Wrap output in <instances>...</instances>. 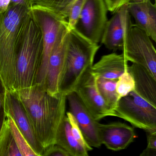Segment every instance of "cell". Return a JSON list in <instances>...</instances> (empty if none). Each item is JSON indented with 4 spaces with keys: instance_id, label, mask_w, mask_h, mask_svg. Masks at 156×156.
<instances>
[{
    "instance_id": "cell-1",
    "label": "cell",
    "mask_w": 156,
    "mask_h": 156,
    "mask_svg": "<svg viewBox=\"0 0 156 156\" xmlns=\"http://www.w3.org/2000/svg\"><path fill=\"white\" fill-rule=\"evenodd\" d=\"M12 94L22 105L44 148L54 145L56 134L67 115V95L51 96L38 84Z\"/></svg>"
},
{
    "instance_id": "cell-2",
    "label": "cell",
    "mask_w": 156,
    "mask_h": 156,
    "mask_svg": "<svg viewBox=\"0 0 156 156\" xmlns=\"http://www.w3.org/2000/svg\"><path fill=\"white\" fill-rule=\"evenodd\" d=\"M29 1L10 4L0 13V83L3 90L14 92L16 63L24 32V22L30 11Z\"/></svg>"
},
{
    "instance_id": "cell-3",
    "label": "cell",
    "mask_w": 156,
    "mask_h": 156,
    "mask_svg": "<svg viewBox=\"0 0 156 156\" xmlns=\"http://www.w3.org/2000/svg\"><path fill=\"white\" fill-rule=\"evenodd\" d=\"M100 48L98 44L88 40L75 29L69 30L66 59L60 80V93L67 95L76 90L91 71Z\"/></svg>"
},
{
    "instance_id": "cell-4",
    "label": "cell",
    "mask_w": 156,
    "mask_h": 156,
    "mask_svg": "<svg viewBox=\"0 0 156 156\" xmlns=\"http://www.w3.org/2000/svg\"><path fill=\"white\" fill-rule=\"evenodd\" d=\"M42 51V32L30 8L24 22L23 38L16 60L14 92L36 84Z\"/></svg>"
},
{
    "instance_id": "cell-5",
    "label": "cell",
    "mask_w": 156,
    "mask_h": 156,
    "mask_svg": "<svg viewBox=\"0 0 156 156\" xmlns=\"http://www.w3.org/2000/svg\"><path fill=\"white\" fill-rule=\"evenodd\" d=\"M31 12L42 34L43 51L36 84L45 89L49 57L60 34L69 28L67 20L46 9L32 6Z\"/></svg>"
},
{
    "instance_id": "cell-6",
    "label": "cell",
    "mask_w": 156,
    "mask_h": 156,
    "mask_svg": "<svg viewBox=\"0 0 156 156\" xmlns=\"http://www.w3.org/2000/svg\"><path fill=\"white\" fill-rule=\"evenodd\" d=\"M114 116L146 132L156 131V107L134 91L120 99L114 110Z\"/></svg>"
},
{
    "instance_id": "cell-7",
    "label": "cell",
    "mask_w": 156,
    "mask_h": 156,
    "mask_svg": "<svg viewBox=\"0 0 156 156\" xmlns=\"http://www.w3.org/2000/svg\"><path fill=\"white\" fill-rule=\"evenodd\" d=\"M122 54L128 62L145 68L156 79V51L151 38L133 24L126 35Z\"/></svg>"
},
{
    "instance_id": "cell-8",
    "label": "cell",
    "mask_w": 156,
    "mask_h": 156,
    "mask_svg": "<svg viewBox=\"0 0 156 156\" xmlns=\"http://www.w3.org/2000/svg\"><path fill=\"white\" fill-rule=\"evenodd\" d=\"M103 0H85L74 29L93 43L101 42L108 22Z\"/></svg>"
},
{
    "instance_id": "cell-9",
    "label": "cell",
    "mask_w": 156,
    "mask_h": 156,
    "mask_svg": "<svg viewBox=\"0 0 156 156\" xmlns=\"http://www.w3.org/2000/svg\"><path fill=\"white\" fill-rule=\"evenodd\" d=\"M1 99L3 112L12 117L19 132L36 154L42 155L45 149L38 139L20 103L12 94L5 90L1 93Z\"/></svg>"
},
{
    "instance_id": "cell-10",
    "label": "cell",
    "mask_w": 156,
    "mask_h": 156,
    "mask_svg": "<svg viewBox=\"0 0 156 156\" xmlns=\"http://www.w3.org/2000/svg\"><path fill=\"white\" fill-rule=\"evenodd\" d=\"M97 79L98 77L91 71L82 80L74 92L94 120L99 122L107 116H114V114L99 92Z\"/></svg>"
},
{
    "instance_id": "cell-11",
    "label": "cell",
    "mask_w": 156,
    "mask_h": 156,
    "mask_svg": "<svg viewBox=\"0 0 156 156\" xmlns=\"http://www.w3.org/2000/svg\"><path fill=\"white\" fill-rule=\"evenodd\" d=\"M133 24L127 4L117 10L108 20L101 43L109 50H122L126 35Z\"/></svg>"
},
{
    "instance_id": "cell-12",
    "label": "cell",
    "mask_w": 156,
    "mask_h": 156,
    "mask_svg": "<svg viewBox=\"0 0 156 156\" xmlns=\"http://www.w3.org/2000/svg\"><path fill=\"white\" fill-rule=\"evenodd\" d=\"M69 28L60 35L49 57L47 70L45 89L51 96L59 94L60 80L66 59Z\"/></svg>"
},
{
    "instance_id": "cell-13",
    "label": "cell",
    "mask_w": 156,
    "mask_h": 156,
    "mask_svg": "<svg viewBox=\"0 0 156 156\" xmlns=\"http://www.w3.org/2000/svg\"><path fill=\"white\" fill-rule=\"evenodd\" d=\"M67 101L69 112L76 119L87 144L91 147H100L102 144L99 135V122L94 120L74 92L67 95Z\"/></svg>"
},
{
    "instance_id": "cell-14",
    "label": "cell",
    "mask_w": 156,
    "mask_h": 156,
    "mask_svg": "<svg viewBox=\"0 0 156 156\" xmlns=\"http://www.w3.org/2000/svg\"><path fill=\"white\" fill-rule=\"evenodd\" d=\"M98 129L102 144L105 145L108 149L113 151L125 149L136 137L133 127L121 122L106 124L99 123Z\"/></svg>"
},
{
    "instance_id": "cell-15",
    "label": "cell",
    "mask_w": 156,
    "mask_h": 156,
    "mask_svg": "<svg viewBox=\"0 0 156 156\" xmlns=\"http://www.w3.org/2000/svg\"><path fill=\"white\" fill-rule=\"evenodd\" d=\"M128 61L123 54L111 53L103 56L93 64L91 71L98 77L118 80L119 77L128 71Z\"/></svg>"
},
{
    "instance_id": "cell-16",
    "label": "cell",
    "mask_w": 156,
    "mask_h": 156,
    "mask_svg": "<svg viewBox=\"0 0 156 156\" xmlns=\"http://www.w3.org/2000/svg\"><path fill=\"white\" fill-rule=\"evenodd\" d=\"M128 71L134 80V91L140 97L156 107V79L144 67L132 64Z\"/></svg>"
},
{
    "instance_id": "cell-17",
    "label": "cell",
    "mask_w": 156,
    "mask_h": 156,
    "mask_svg": "<svg viewBox=\"0 0 156 156\" xmlns=\"http://www.w3.org/2000/svg\"><path fill=\"white\" fill-rule=\"evenodd\" d=\"M55 145L63 148L71 156H89L88 151L72 135L67 115L56 134Z\"/></svg>"
},
{
    "instance_id": "cell-18",
    "label": "cell",
    "mask_w": 156,
    "mask_h": 156,
    "mask_svg": "<svg viewBox=\"0 0 156 156\" xmlns=\"http://www.w3.org/2000/svg\"><path fill=\"white\" fill-rule=\"evenodd\" d=\"M150 0H130L127 4L129 13L135 20V25L150 36L148 5Z\"/></svg>"
},
{
    "instance_id": "cell-19",
    "label": "cell",
    "mask_w": 156,
    "mask_h": 156,
    "mask_svg": "<svg viewBox=\"0 0 156 156\" xmlns=\"http://www.w3.org/2000/svg\"><path fill=\"white\" fill-rule=\"evenodd\" d=\"M117 80L98 77L97 81L99 92L114 116V110L120 99L116 90Z\"/></svg>"
},
{
    "instance_id": "cell-20",
    "label": "cell",
    "mask_w": 156,
    "mask_h": 156,
    "mask_svg": "<svg viewBox=\"0 0 156 156\" xmlns=\"http://www.w3.org/2000/svg\"><path fill=\"white\" fill-rule=\"evenodd\" d=\"M77 0H29L31 6L46 9L65 19L67 18L70 10Z\"/></svg>"
},
{
    "instance_id": "cell-21",
    "label": "cell",
    "mask_w": 156,
    "mask_h": 156,
    "mask_svg": "<svg viewBox=\"0 0 156 156\" xmlns=\"http://www.w3.org/2000/svg\"><path fill=\"white\" fill-rule=\"evenodd\" d=\"M0 156H22L17 148L5 116L0 134Z\"/></svg>"
},
{
    "instance_id": "cell-22",
    "label": "cell",
    "mask_w": 156,
    "mask_h": 156,
    "mask_svg": "<svg viewBox=\"0 0 156 156\" xmlns=\"http://www.w3.org/2000/svg\"><path fill=\"white\" fill-rule=\"evenodd\" d=\"M9 128L13 136L17 148L22 156H41L36 154L28 143L24 139V136L16 127L15 123L12 117L8 114L5 113Z\"/></svg>"
},
{
    "instance_id": "cell-23",
    "label": "cell",
    "mask_w": 156,
    "mask_h": 156,
    "mask_svg": "<svg viewBox=\"0 0 156 156\" xmlns=\"http://www.w3.org/2000/svg\"><path fill=\"white\" fill-rule=\"evenodd\" d=\"M135 87L134 80L128 70L122 74L116 82V91L120 99L134 91Z\"/></svg>"
},
{
    "instance_id": "cell-24",
    "label": "cell",
    "mask_w": 156,
    "mask_h": 156,
    "mask_svg": "<svg viewBox=\"0 0 156 156\" xmlns=\"http://www.w3.org/2000/svg\"><path fill=\"white\" fill-rule=\"evenodd\" d=\"M66 115L70 123L71 133L73 136L79 143L88 152L91 151L93 149L92 147L90 146L85 141L82 135V133L76 122V119H75L72 114L70 112H67Z\"/></svg>"
},
{
    "instance_id": "cell-25",
    "label": "cell",
    "mask_w": 156,
    "mask_h": 156,
    "mask_svg": "<svg viewBox=\"0 0 156 156\" xmlns=\"http://www.w3.org/2000/svg\"><path fill=\"white\" fill-rule=\"evenodd\" d=\"M85 0H77L70 10L68 15V24L70 29H74L80 15Z\"/></svg>"
},
{
    "instance_id": "cell-26",
    "label": "cell",
    "mask_w": 156,
    "mask_h": 156,
    "mask_svg": "<svg viewBox=\"0 0 156 156\" xmlns=\"http://www.w3.org/2000/svg\"><path fill=\"white\" fill-rule=\"evenodd\" d=\"M148 23L150 29V37L155 42H156V5L151 1L148 5Z\"/></svg>"
},
{
    "instance_id": "cell-27",
    "label": "cell",
    "mask_w": 156,
    "mask_h": 156,
    "mask_svg": "<svg viewBox=\"0 0 156 156\" xmlns=\"http://www.w3.org/2000/svg\"><path fill=\"white\" fill-rule=\"evenodd\" d=\"M41 156H71L60 147L54 145L45 150Z\"/></svg>"
},
{
    "instance_id": "cell-28",
    "label": "cell",
    "mask_w": 156,
    "mask_h": 156,
    "mask_svg": "<svg viewBox=\"0 0 156 156\" xmlns=\"http://www.w3.org/2000/svg\"><path fill=\"white\" fill-rule=\"evenodd\" d=\"M108 11L114 13L123 5L127 4L130 0H103Z\"/></svg>"
},
{
    "instance_id": "cell-29",
    "label": "cell",
    "mask_w": 156,
    "mask_h": 156,
    "mask_svg": "<svg viewBox=\"0 0 156 156\" xmlns=\"http://www.w3.org/2000/svg\"><path fill=\"white\" fill-rule=\"evenodd\" d=\"M147 147L151 149H156V131L147 132Z\"/></svg>"
},
{
    "instance_id": "cell-30",
    "label": "cell",
    "mask_w": 156,
    "mask_h": 156,
    "mask_svg": "<svg viewBox=\"0 0 156 156\" xmlns=\"http://www.w3.org/2000/svg\"><path fill=\"white\" fill-rule=\"evenodd\" d=\"M10 2V0H0V13L7 10Z\"/></svg>"
},
{
    "instance_id": "cell-31",
    "label": "cell",
    "mask_w": 156,
    "mask_h": 156,
    "mask_svg": "<svg viewBox=\"0 0 156 156\" xmlns=\"http://www.w3.org/2000/svg\"><path fill=\"white\" fill-rule=\"evenodd\" d=\"M140 156H156V149L147 147L146 149H145L141 154Z\"/></svg>"
},
{
    "instance_id": "cell-32",
    "label": "cell",
    "mask_w": 156,
    "mask_h": 156,
    "mask_svg": "<svg viewBox=\"0 0 156 156\" xmlns=\"http://www.w3.org/2000/svg\"><path fill=\"white\" fill-rule=\"evenodd\" d=\"M1 108H2V105L1 99V93H0V134H1L2 129V128L5 119V115L4 114L3 112L2 113L1 112Z\"/></svg>"
},
{
    "instance_id": "cell-33",
    "label": "cell",
    "mask_w": 156,
    "mask_h": 156,
    "mask_svg": "<svg viewBox=\"0 0 156 156\" xmlns=\"http://www.w3.org/2000/svg\"><path fill=\"white\" fill-rule=\"evenodd\" d=\"M28 1L29 0H10V4H16Z\"/></svg>"
}]
</instances>
